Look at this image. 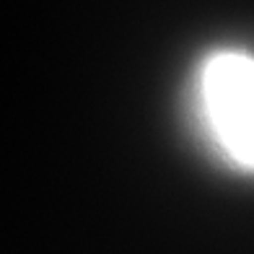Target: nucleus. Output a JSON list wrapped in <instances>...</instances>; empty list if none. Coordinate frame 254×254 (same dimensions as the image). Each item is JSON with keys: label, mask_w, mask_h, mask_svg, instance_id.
Instances as JSON below:
<instances>
[{"label": "nucleus", "mask_w": 254, "mask_h": 254, "mask_svg": "<svg viewBox=\"0 0 254 254\" xmlns=\"http://www.w3.org/2000/svg\"><path fill=\"white\" fill-rule=\"evenodd\" d=\"M200 88L221 148L239 166L254 169V57L241 50L210 55Z\"/></svg>", "instance_id": "nucleus-1"}]
</instances>
